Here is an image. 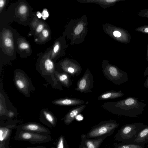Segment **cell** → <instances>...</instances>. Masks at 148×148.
Wrapping results in <instances>:
<instances>
[{
    "label": "cell",
    "instance_id": "ffe728a7",
    "mask_svg": "<svg viewBox=\"0 0 148 148\" xmlns=\"http://www.w3.org/2000/svg\"><path fill=\"white\" fill-rule=\"evenodd\" d=\"M57 147V148H69L65 138L63 136H61L58 142Z\"/></svg>",
    "mask_w": 148,
    "mask_h": 148
},
{
    "label": "cell",
    "instance_id": "5bb4252c",
    "mask_svg": "<svg viewBox=\"0 0 148 148\" xmlns=\"http://www.w3.org/2000/svg\"><path fill=\"white\" fill-rule=\"evenodd\" d=\"M123 0H78V1L83 3H94L105 8L112 6L117 2Z\"/></svg>",
    "mask_w": 148,
    "mask_h": 148
},
{
    "label": "cell",
    "instance_id": "52a82bcc",
    "mask_svg": "<svg viewBox=\"0 0 148 148\" xmlns=\"http://www.w3.org/2000/svg\"><path fill=\"white\" fill-rule=\"evenodd\" d=\"M108 137V136L106 135L90 138L86 137V134H82L81 136V140L79 148H99L104 140Z\"/></svg>",
    "mask_w": 148,
    "mask_h": 148
},
{
    "label": "cell",
    "instance_id": "9c48e42d",
    "mask_svg": "<svg viewBox=\"0 0 148 148\" xmlns=\"http://www.w3.org/2000/svg\"><path fill=\"white\" fill-rule=\"evenodd\" d=\"M86 106V104H84L77 106L70 110L63 119L64 123L67 125L71 123L76 116L80 114L85 109Z\"/></svg>",
    "mask_w": 148,
    "mask_h": 148
},
{
    "label": "cell",
    "instance_id": "30bf717a",
    "mask_svg": "<svg viewBox=\"0 0 148 148\" xmlns=\"http://www.w3.org/2000/svg\"><path fill=\"white\" fill-rule=\"evenodd\" d=\"M15 44L18 52L20 55H23V52H26L27 55H30L31 51L30 45L25 38L22 37H16Z\"/></svg>",
    "mask_w": 148,
    "mask_h": 148
},
{
    "label": "cell",
    "instance_id": "7402d4cb",
    "mask_svg": "<svg viewBox=\"0 0 148 148\" xmlns=\"http://www.w3.org/2000/svg\"><path fill=\"white\" fill-rule=\"evenodd\" d=\"M135 30L145 34H148V25L139 27L136 28Z\"/></svg>",
    "mask_w": 148,
    "mask_h": 148
},
{
    "label": "cell",
    "instance_id": "8992f818",
    "mask_svg": "<svg viewBox=\"0 0 148 148\" xmlns=\"http://www.w3.org/2000/svg\"><path fill=\"white\" fill-rule=\"evenodd\" d=\"M18 138L19 139L28 141L33 143L46 142L48 141L49 139L48 136L25 131L19 132Z\"/></svg>",
    "mask_w": 148,
    "mask_h": 148
},
{
    "label": "cell",
    "instance_id": "484cf974",
    "mask_svg": "<svg viewBox=\"0 0 148 148\" xmlns=\"http://www.w3.org/2000/svg\"><path fill=\"white\" fill-rule=\"evenodd\" d=\"M44 28V24L42 23L39 24L37 27L36 29V34L39 35L40 34Z\"/></svg>",
    "mask_w": 148,
    "mask_h": 148
},
{
    "label": "cell",
    "instance_id": "83f0119b",
    "mask_svg": "<svg viewBox=\"0 0 148 148\" xmlns=\"http://www.w3.org/2000/svg\"><path fill=\"white\" fill-rule=\"evenodd\" d=\"M14 113L12 112H9L8 113V116L10 117H12L14 116Z\"/></svg>",
    "mask_w": 148,
    "mask_h": 148
},
{
    "label": "cell",
    "instance_id": "5b68a950",
    "mask_svg": "<svg viewBox=\"0 0 148 148\" xmlns=\"http://www.w3.org/2000/svg\"><path fill=\"white\" fill-rule=\"evenodd\" d=\"M1 35V46L2 54L7 57H14L16 47L15 37L10 30L5 29L2 31Z\"/></svg>",
    "mask_w": 148,
    "mask_h": 148
},
{
    "label": "cell",
    "instance_id": "3957f363",
    "mask_svg": "<svg viewBox=\"0 0 148 148\" xmlns=\"http://www.w3.org/2000/svg\"><path fill=\"white\" fill-rule=\"evenodd\" d=\"M51 48H49L44 53L41 54L37 60L36 69L44 78L47 79L54 81L55 66L54 62L50 58Z\"/></svg>",
    "mask_w": 148,
    "mask_h": 148
},
{
    "label": "cell",
    "instance_id": "2e32d148",
    "mask_svg": "<svg viewBox=\"0 0 148 148\" xmlns=\"http://www.w3.org/2000/svg\"><path fill=\"white\" fill-rule=\"evenodd\" d=\"M113 146L115 148H144L145 145H140L135 143H114Z\"/></svg>",
    "mask_w": 148,
    "mask_h": 148
},
{
    "label": "cell",
    "instance_id": "603a6c76",
    "mask_svg": "<svg viewBox=\"0 0 148 148\" xmlns=\"http://www.w3.org/2000/svg\"><path fill=\"white\" fill-rule=\"evenodd\" d=\"M58 79L59 80L66 86H69V84L66 82V79H67L66 75H60L58 77Z\"/></svg>",
    "mask_w": 148,
    "mask_h": 148
},
{
    "label": "cell",
    "instance_id": "d6986e66",
    "mask_svg": "<svg viewBox=\"0 0 148 148\" xmlns=\"http://www.w3.org/2000/svg\"><path fill=\"white\" fill-rule=\"evenodd\" d=\"M28 7L25 4L20 5L18 9V12L20 16H25L28 12Z\"/></svg>",
    "mask_w": 148,
    "mask_h": 148
},
{
    "label": "cell",
    "instance_id": "44dd1931",
    "mask_svg": "<svg viewBox=\"0 0 148 148\" xmlns=\"http://www.w3.org/2000/svg\"><path fill=\"white\" fill-rule=\"evenodd\" d=\"M39 35H40V40L42 41V42H43V40H46L49 38V30L46 28H44Z\"/></svg>",
    "mask_w": 148,
    "mask_h": 148
},
{
    "label": "cell",
    "instance_id": "f1b7e54d",
    "mask_svg": "<svg viewBox=\"0 0 148 148\" xmlns=\"http://www.w3.org/2000/svg\"><path fill=\"white\" fill-rule=\"evenodd\" d=\"M69 72L70 73H73L74 71V69H73L69 67L68 69Z\"/></svg>",
    "mask_w": 148,
    "mask_h": 148
},
{
    "label": "cell",
    "instance_id": "d4e9b609",
    "mask_svg": "<svg viewBox=\"0 0 148 148\" xmlns=\"http://www.w3.org/2000/svg\"><path fill=\"white\" fill-rule=\"evenodd\" d=\"M139 16L148 18V9L140 10L138 13Z\"/></svg>",
    "mask_w": 148,
    "mask_h": 148
},
{
    "label": "cell",
    "instance_id": "f546056e",
    "mask_svg": "<svg viewBox=\"0 0 148 148\" xmlns=\"http://www.w3.org/2000/svg\"><path fill=\"white\" fill-rule=\"evenodd\" d=\"M146 60H147V61L148 62V43L147 48Z\"/></svg>",
    "mask_w": 148,
    "mask_h": 148
},
{
    "label": "cell",
    "instance_id": "6da1fadb",
    "mask_svg": "<svg viewBox=\"0 0 148 148\" xmlns=\"http://www.w3.org/2000/svg\"><path fill=\"white\" fill-rule=\"evenodd\" d=\"M146 104L134 97H128L116 101L107 102L101 107L111 113L120 116L137 117L143 113Z\"/></svg>",
    "mask_w": 148,
    "mask_h": 148
},
{
    "label": "cell",
    "instance_id": "ac0fdd59",
    "mask_svg": "<svg viewBox=\"0 0 148 148\" xmlns=\"http://www.w3.org/2000/svg\"><path fill=\"white\" fill-rule=\"evenodd\" d=\"M43 113L47 121L53 125L55 124L56 119L50 112L44 110Z\"/></svg>",
    "mask_w": 148,
    "mask_h": 148
},
{
    "label": "cell",
    "instance_id": "e0dca14e",
    "mask_svg": "<svg viewBox=\"0 0 148 148\" xmlns=\"http://www.w3.org/2000/svg\"><path fill=\"white\" fill-rule=\"evenodd\" d=\"M10 130L5 127H1L0 129V141L5 140L9 134Z\"/></svg>",
    "mask_w": 148,
    "mask_h": 148
},
{
    "label": "cell",
    "instance_id": "cb8c5ba5",
    "mask_svg": "<svg viewBox=\"0 0 148 148\" xmlns=\"http://www.w3.org/2000/svg\"><path fill=\"white\" fill-rule=\"evenodd\" d=\"M84 26L82 24H79L74 30L75 34L76 35L79 34L82 31Z\"/></svg>",
    "mask_w": 148,
    "mask_h": 148
},
{
    "label": "cell",
    "instance_id": "4fadbf2b",
    "mask_svg": "<svg viewBox=\"0 0 148 148\" xmlns=\"http://www.w3.org/2000/svg\"><path fill=\"white\" fill-rule=\"evenodd\" d=\"M124 94L120 90L116 91L111 90L105 92L99 95L97 99L100 100H105L111 99L123 96Z\"/></svg>",
    "mask_w": 148,
    "mask_h": 148
},
{
    "label": "cell",
    "instance_id": "7a4b0ae2",
    "mask_svg": "<svg viewBox=\"0 0 148 148\" xmlns=\"http://www.w3.org/2000/svg\"><path fill=\"white\" fill-rule=\"evenodd\" d=\"M147 125L138 122L125 125L118 130L114 140L123 143H134L139 133Z\"/></svg>",
    "mask_w": 148,
    "mask_h": 148
},
{
    "label": "cell",
    "instance_id": "9a60e30c",
    "mask_svg": "<svg viewBox=\"0 0 148 148\" xmlns=\"http://www.w3.org/2000/svg\"><path fill=\"white\" fill-rule=\"evenodd\" d=\"M148 143V125L141 130L138 134L134 141V143L145 145Z\"/></svg>",
    "mask_w": 148,
    "mask_h": 148
},
{
    "label": "cell",
    "instance_id": "4316f807",
    "mask_svg": "<svg viewBox=\"0 0 148 148\" xmlns=\"http://www.w3.org/2000/svg\"><path fill=\"white\" fill-rule=\"evenodd\" d=\"M6 3V0H0V12L1 13Z\"/></svg>",
    "mask_w": 148,
    "mask_h": 148
},
{
    "label": "cell",
    "instance_id": "8fae6325",
    "mask_svg": "<svg viewBox=\"0 0 148 148\" xmlns=\"http://www.w3.org/2000/svg\"><path fill=\"white\" fill-rule=\"evenodd\" d=\"M53 103L58 105L71 106L84 104L85 103V101L78 98L67 97L55 100L53 101Z\"/></svg>",
    "mask_w": 148,
    "mask_h": 148
},
{
    "label": "cell",
    "instance_id": "ba28073f",
    "mask_svg": "<svg viewBox=\"0 0 148 148\" xmlns=\"http://www.w3.org/2000/svg\"><path fill=\"white\" fill-rule=\"evenodd\" d=\"M15 72L14 81L16 87L21 90H24L28 87V77L22 70H17Z\"/></svg>",
    "mask_w": 148,
    "mask_h": 148
},
{
    "label": "cell",
    "instance_id": "7c38bea8",
    "mask_svg": "<svg viewBox=\"0 0 148 148\" xmlns=\"http://www.w3.org/2000/svg\"><path fill=\"white\" fill-rule=\"evenodd\" d=\"M21 128L23 131L37 133L48 134L50 132L46 128L36 124L30 123L22 125Z\"/></svg>",
    "mask_w": 148,
    "mask_h": 148
},
{
    "label": "cell",
    "instance_id": "277c9868",
    "mask_svg": "<svg viewBox=\"0 0 148 148\" xmlns=\"http://www.w3.org/2000/svg\"><path fill=\"white\" fill-rule=\"evenodd\" d=\"M119 124L114 120H110L101 122L93 126L87 133L86 137L94 138L113 134Z\"/></svg>",
    "mask_w": 148,
    "mask_h": 148
}]
</instances>
